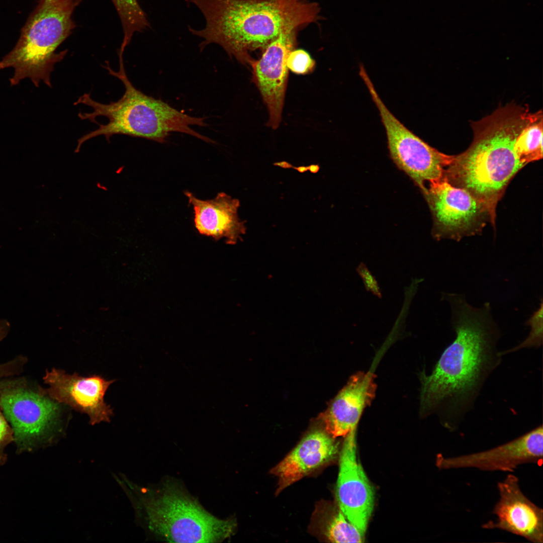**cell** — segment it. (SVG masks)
Returning <instances> with one entry per match:
<instances>
[{
    "label": "cell",
    "mask_w": 543,
    "mask_h": 543,
    "mask_svg": "<svg viewBox=\"0 0 543 543\" xmlns=\"http://www.w3.org/2000/svg\"><path fill=\"white\" fill-rule=\"evenodd\" d=\"M433 218L432 234L439 240L460 241L480 233L488 220H495L480 201L467 190L450 184L446 177L429 183L423 194Z\"/></svg>",
    "instance_id": "obj_9"
},
{
    "label": "cell",
    "mask_w": 543,
    "mask_h": 543,
    "mask_svg": "<svg viewBox=\"0 0 543 543\" xmlns=\"http://www.w3.org/2000/svg\"><path fill=\"white\" fill-rule=\"evenodd\" d=\"M119 16L124 36L121 47L126 48L135 33L150 26L147 16L137 0H112Z\"/></svg>",
    "instance_id": "obj_19"
},
{
    "label": "cell",
    "mask_w": 543,
    "mask_h": 543,
    "mask_svg": "<svg viewBox=\"0 0 543 543\" xmlns=\"http://www.w3.org/2000/svg\"><path fill=\"white\" fill-rule=\"evenodd\" d=\"M115 479L128 496L136 518L153 539L169 542H221L235 533L234 518H220L207 510L180 480L166 476L140 486L122 475Z\"/></svg>",
    "instance_id": "obj_4"
},
{
    "label": "cell",
    "mask_w": 543,
    "mask_h": 543,
    "mask_svg": "<svg viewBox=\"0 0 543 543\" xmlns=\"http://www.w3.org/2000/svg\"><path fill=\"white\" fill-rule=\"evenodd\" d=\"M326 432L307 435L270 473L278 479L277 494L334 458L337 444Z\"/></svg>",
    "instance_id": "obj_16"
},
{
    "label": "cell",
    "mask_w": 543,
    "mask_h": 543,
    "mask_svg": "<svg viewBox=\"0 0 543 543\" xmlns=\"http://www.w3.org/2000/svg\"><path fill=\"white\" fill-rule=\"evenodd\" d=\"M442 298L450 306L456 337L432 373L421 375L422 412L444 401L449 402L455 409L467 404L492 367L494 349L500 335L489 303L476 308L463 294L444 293Z\"/></svg>",
    "instance_id": "obj_1"
},
{
    "label": "cell",
    "mask_w": 543,
    "mask_h": 543,
    "mask_svg": "<svg viewBox=\"0 0 543 543\" xmlns=\"http://www.w3.org/2000/svg\"><path fill=\"white\" fill-rule=\"evenodd\" d=\"M497 488L499 498L493 510L495 520L483 527L503 530L533 543H542V509L523 494L518 478L508 474L498 483Z\"/></svg>",
    "instance_id": "obj_13"
},
{
    "label": "cell",
    "mask_w": 543,
    "mask_h": 543,
    "mask_svg": "<svg viewBox=\"0 0 543 543\" xmlns=\"http://www.w3.org/2000/svg\"><path fill=\"white\" fill-rule=\"evenodd\" d=\"M336 487L338 507L365 536L373 512L375 491L357 457L355 429L346 435Z\"/></svg>",
    "instance_id": "obj_10"
},
{
    "label": "cell",
    "mask_w": 543,
    "mask_h": 543,
    "mask_svg": "<svg viewBox=\"0 0 543 543\" xmlns=\"http://www.w3.org/2000/svg\"><path fill=\"white\" fill-rule=\"evenodd\" d=\"M0 408L11 425L20 452L53 444L60 432L59 404L44 389L23 379L4 381L0 386Z\"/></svg>",
    "instance_id": "obj_7"
},
{
    "label": "cell",
    "mask_w": 543,
    "mask_h": 543,
    "mask_svg": "<svg viewBox=\"0 0 543 543\" xmlns=\"http://www.w3.org/2000/svg\"><path fill=\"white\" fill-rule=\"evenodd\" d=\"M319 167L316 164H312L308 166V170L312 173H316L318 171Z\"/></svg>",
    "instance_id": "obj_27"
},
{
    "label": "cell",
    "mask_w": 543,
    "mask_h": 543,
    "mask_svg": "<svg viewBox=\"0 0 543 543\" xmlns=\"http://www.w3.org/2000/svg\"><path fill=\"white\" fill-rule=\"evenodd\" d=\"M315 65L314 60L302 49L292 50L287 59L288 69L297 74H304L310 72L314 69Z\"/></svg>",
    "instance_id": "obj_23"
},
{
    "label": "cell",
    "mask_w": 543,
    "mask_h": 543,
    "mask_svg": "<svg viewBox=\"0 0 543 543\" xmlns=\"http://www.w3.org/2000/svg\"><path fill=\"white\" fill-rule=\"evenodd\" d=\"M376 389L374 374L359 372L352 376L323 415L326 432L333 438L346 436L355 429Z\"/></svg>",
    "instance_id": "obj_15"
},
{
    "label": "cell",
    "mask_w": 543,
    "mask_h": 543,
    "mask_svg": "<svg viewBox=\"0 0 543 543\" xmlns=\"http://www.w3.org/2000/svg\"><path fill=\"white\" fill-rule=\"evenodd\" d=\"M542 300L541 299L539 307L533 312L525 322V324L530 327L529 333L525 340L515 347L507 352L514 351L522 348L538 347L542 342Z\"/></svg>",
    "instance_id": "obj_21"
},
{
    "label": "cell",
    "mask_w": 543,
    "mask_h": 543,
    "mask_svg": "<svg viewBox=\"0 0 543 543\" xmlns=\"http://www.w3.org/2000/svg\"><path fill=\"white\" fill-rule=\"evenodd\" d=\"M360 76L380 112L392 159L424 194L425 183L441 178L453 156L439 152L409 130L385 105L368 73L363 72Z\"/></svg>",
    "instance_id": "obj_8"
},
{
    "label": "cell",
    "mask_w": 543,
    "mask_h": 543,
    "mask_svg": "<svg viewBox=\"0 0 543 543\" xmlns=\"http://www.w3.org/2000/svg\"><path fill=\"white\" fill-rule=\"evenodd\" d=\"M541 425L509 442L493 448L450 458H442L445 469L475 468L482 471L512 472L519 466L542 460Z\"/></svg>",
    "instance_id": "obj_14"
},
{
    "label": "cell",
    "mask_w": 543,
    "mask_h": 543,
    "mask_svg": "<svg viewBox=\"0 0 543 543\" xmlns=\"http://www.w3.org/2000/svg\"><path fill=\"white\" fill-rule=\"evenodd\" d=\"M542 113H531L530 119L516 138L514 149L524 164L542 157Z\"/></svg>",
    "instance_id": "obj_18"
},
{
    "label": "cell",
    "mask_w": 543,
    "mask_h": 543,
    "mask_svg": "<svg viewBox=\"0 0 543 543\" xmlns=\"http://www.w3.org/2000/svg\"><path fill=\"white\" fill-rule=\"evenodd\" d=\"M293 168L301 173H303L308 170V166H299L298 167H293Z\"/></svg>",
    "instance_id": "obj_28"
},
{
    "label": "cell",
    "mask_w": 543,
    "mask_h": 543,
    "mask_svg": "<svg viewBox=\"0 0 543 543\" xmlns=\"http://www.w3.org/2000/svg\"><path fill=\"white\" fill-rule=\"evenodd\" d=\"M82 1H40L16 45L0 61V70L14 68L11 85L29 78L35 86L42 81L52 87L50 74L67 53L56 50L75 27L72 15Z\"/></svg>",
    "instance_id": "obj_6"
},
{
    "label": "cell",
    "mask_w": 543,
    "mask_h": 543,
    "mask_svg": "<svg viewBox=\"0 0 543 543\" xmlns=\"http://www.w3.org/2000/svg\"><path fill=\"white\" fill-rule=\"evenodd\" d=\"M185 194L193 207L194 224L200 234L216 240L225 238L233 244L245 233L244 222L238 216V200L222 192L208 200H200L188 191Z\"/></svg>",
    "instance_id": "obj_17"
},
{
    "label": "cell",
    "mask_w": 543,
    "mask_h": 543,
    "mask_svg": "<svg viewBox=\"0 0 543 543\" xmlns=\"http://www.w3.org/2000/svg\"><path fill=\"white\" fill-rule=\"evenodd\" d=\"M274 165H277V166H280L281 167L285 168H289L293 167L292 165L290 164V163H289L287 161H281V162H277V163H275L274 164Z\"/></svg>",
    "instance_id": "obj_26"
},
{
    "label": "cell",
    "mask_w": 543,
    "mask_h": 543,
    "mask_svg": "<svg viewBox=\"0 0 543 543\" xmlns=\"http://www.w3.org/2000/svg\"><path fill=\"white\" fill-rule=\"evenodd\" d=\"M123 53L118 51V71L113 70L108 63L104 66L110 75L122 82L125 92L122 97L116 102L103 104L92 99L90 94L85 93L73 104L90 107L92 112H79L78 116L81 120H88L99 126L98 129L77 140L75 152H78L86 141L100 135L104 136L108 141L114 135L123 134L163 143L170 133L177 132L207 142H214L192 128L193 126H206L205 118L189 116L137 89L126 74Z\"/></svg>",
    "instance_id": "obj_5"
},
{
    "label": "cell",
    "mask_w": 543,
    "mask_h": 543,
    "mask_svg": "<svg viewBox=\"0 0 543 543\" xmlns=\"http://www.w3.org/2000/svg\"><path fill=\"white\" fill-rule=\"evenodd\" d=\"M356 270L361 278L366 290L371 292L378 298H381L382 294L377 281L366 264L363 262L360 263Z\"/></svg>",
    "instance_id": "obj_25"
},
{
    "label": "cell",
    "mask_w": 543,
    "mask_h": 543,
    "mask_svg": "<svg viewBox=\"0 0 543 543\" xmlns=\"http://www.w3.org/2000/svg\"><path fill=\"white\" fill-rule=\"evenodd\" d=\"M531 114L527 107L510 104L472 122L474 139L470 146L453 156L445 169L443 176L448 182L483 203L494 220L498 202L512 178L525 165L514 145Z\"/></svg>",
    "instance_id": "obj_3"
},
{
    "label": "cell",
    "mask_w": 543,
    "mask_h": 543,
    "mask_svg": "<svg viewBox=\"0 0 543 543\" xmlns=\"http://www.w3.org/2000/svg\"><path fill=\"white\" fill-rule=\"evenodd\" d=\"M43 379L48 386L44 391L51 399L86 414L92 425L110 421L113 410L104 396L115 380L107 381L98 375H70L55 368L47 371Z\"/></svg>",
    "instance_id": "obj_11"
},
{
    "label": "cell",
    "mask_w": 543,
    "mask_h": 543,
    "mask_svg": "<svg viewBox=\"0 0 543 543\" xmlns=\"http://www.w3.org/2000/svg\"><path fill=\"white\" fill-rule=\"evenodd\" d=\"M327 518L323 533L326 537L334 542H361L363 536L351 523L338 507Z\"/></svg>",
    "instance_id": "obj_20"
},
{
    "label": "cell",
    "mask_w": 543,
    "mask_h": 543,
    "mask_svg": "<svg viewBox=\"0 0 543 543\" xmlns=\"http://www.w3.org/2000/svg\"><path fill=\"white\" fill-rule=\"evenodd\" d=\"M11 324L7 319H0V342L8 335ZM26 361L23 357H18L8 362L0 364V385L2 382L22 370Z\"/></svg>",
    "instance_id": "obj_22"
},
{
    "label": "cell",
    "mask_w": 543,
    "mask_h": 543,
    "mask_svg": "<svg viewBox=\"0 0 543 543\" xmlns=\"http://www.w3.org/2000/svg\"><path fill=\"white\" fill-rule=\"evenodd\" d=\"M13 441V429L0 408V466L4 465L7 460L6 447Z\"/></svg>",
    "instance_id": "obj_24"
},
{
    "label": "cell",
    "mask_w": 543,
    "mask_h": 543,
    "mask_svg": "<svg viewBox=\"0 0 543 543\" xmlns=\"http://www.w3.org/2000/svg\"><path fill=\"white\" fill-rule=\"evenodd\" d=\"M297 30L281 33L265 48L259 59L249 64L268 111L267 125L274 129L281 121L288 77L287 59L295 46Z\"/></svg>",
    "instance_id": "obj_12"
},
{
    "label": "cell",
    "mask_w": 543,
    "mask_h": 543,
    "mask_svg": "<svg viewBox=\"0 0 543 543\" xmlns=\"http://www.w3.org/2000/svg\"><path fill=\"white\" fill-rule=\"evenodd\" d=\"M203 14L205 27H190L203 39V49L214 43L243 64L249 53L263 50L281 33L317 21L320 7L309 0H186Z\"/></svg>",
    "instance_id": "obj_2"
}]
</instances>
